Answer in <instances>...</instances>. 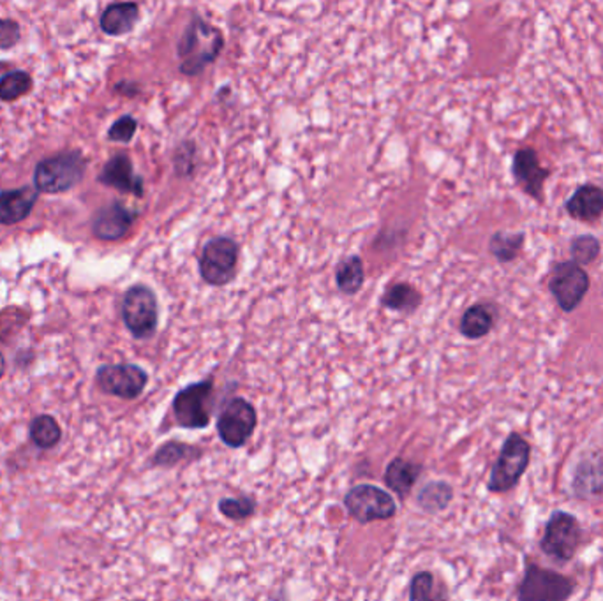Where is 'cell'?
Instances as JSON below:
<instances>
[{
  "instance_id": "4316f807",
  "label": "cell",
  "mask_w": 603,
  "mask_h": 601,
  "mask_svg": "<svg viewBox=\"0 0 603 601\" xmlns=\"http://www.w3.org/2000/svg\"><path fill=\"white\" fill-rule=\"evenodd\" d=\"M522 244H524V235L522 233H516V235L496 233L493 239H491L489 249H491V252H493L496 260H499V261H512V260H516L519 256Z\"/></svg>"
},
{
  "instance_id": "44dd1931",
  "label": "cell",
  "mask_w": 603,
  "mask_h": 601,
  "mask_svg": "<svg viewBox=\"0 0 603 601\" xmlns=\"http://www.w3.org/2000/svg\"><path fill=\"white\" fill-rule=\"evenodd\" d=\"M496 311L489 303L471 305L461 320V333L467 339H482L494 327Z\"/></svg>"
},
{
  "instance_id": "52a82bcc",
  "label": "cell",
  "mask_w": 603,
  "mask_h": 601,
  "mask_svg": "<svg viewBox=\"0 0 603 601\" xmlns=\"http://www.w3.org/2000/svg\"><path fill=\"white\" fill-rule=\"evenodd\" d=\"M239 263V246L233 239L218 237L209 240L199 256V273L210 286L228 284Z\"/></svg>"
},
{
  "instance_id": "9c48e42d",
  "label": "cell",
  "mask_w": 603,
  "mask_h": 601,
  "mask_svg": "<svg viewBox=\"0 0 603 601\" xmlns=\"http://www.w3.org/2000/svg\"><path fill=\"white\" fill-rule=\"evenodd\" d=\"M574 593V582L565 575L531 565L517 589V601H567Z\"/></svg>"
},
{
  "instance_id": "5b68a950",
  "label": "cell",
  "mask_w": 603,
  "mask_h": 601,
  "mask_svg": "<svg viewBox=\"0 0 603 601\" xmlns=\"http://www.w3.org/2000/svg\"><path fill=\"white\" fill-rule=\"evenodd\" d=\"M122 320L137 339L152 337L159 321V307L154 291L143 284L129 288L122 300Z\"/></svg>"
},
{
  "instance_id": "8992f818",
  "label": "cell",
  "mask_w": 603,
  "mask_h": 601,
  "mask_svg": "<svg viewBox=\"0 0 603 601\" xmlns=\"http://www.w3.org/2000/svg\"><path fill=\"white\" fill-rule=\"evenodd\" d=\"M258 425L256 408L242 397L226 402L218 416V434L220 441L233 450L246 446Z\"/></svg>"
},
{
  "instance_id": "277c9868",
  "label": "cell",
  "mask_w": 603,
  "mask_h": 601,
  "mask_svg": "<svg viewBox=\"0 0 603 601\" xmlns=\"http://www.w3.org/2000/svg\"><path fill=\"white\" fill-rule=\"evenodd\" d=\"M529 455H531V448L527 441L519 434H510L494 464L487 484L489 491L494 494L512 491L519 484L524 471L527 469Z\"/></svg>"
},
{
  "instance_id": "6da1fadb",
  "label": "cell",
  "mask_w": 603,
  "mask_h": 601,
  "mask_svg": "<svg viewBox=\"0 0 603 601\" xmlns=\"http://www.w3.org/2000/svg\"><path fill=\"white\" fill-rule=\"evenodd\" d=\"M222 46L224 37L220 28L194 16L179 45L180 71L189 76L201 75L220 56Z\"/></svg>"
},
{
  "instance_id": "d6a6232c",
  "label": "cell",
  "mask_w": 603,
  "mask_h": 601,
  "mask_svg": "<svg viewBox=\"0 0 603 601\" xmlns=\"http://www.w3.org/2000/svg\"><path fill=\"white\" fill-rule=\"evenodd\" d=\"M4 372H5V360H4V355H2V351H0V380H2Z\"/></svg>"
},
{
  "instance_id": "ac0fdd59",
  "label": "cell",
  "mask_w": 603,
  "mask_h": 601,
  "mask_svg": "<svg viewBox=\"0 0 603 601\" xmlns=\"http://www.w3.org/2000/svg\"><path fill=\"white\" fill-rule=\"evenodd\" d=\"M422 474V465L410 463L403 457L392 459L384 469V484L399 497H406Z\"/></svg>"
},
{
  "instance_id": "cb8c5ba5",
  "label": "cell",
  "mask_w": 603,
  "mask_h": 601,
  "mask_svg": "<svg viewBox=\"0 0 603 601\" xmlns=\"http://www.w3.org/2000/svg\"><path fill=\"white\" fill-rule=\"evenodd\" d=\"M452 497H454V491H452V487L448 484H445V482H431L422 491L418 492L416 504L425 514L436 515L439 512H443V510L448 508Z\"/></svg>"
},
{
  "instance_id": "8fae6325",
  "label": "cell",
  "mask_w": 603,
  "mask_h": 601,
  "mask_svg": "<svg viewBox=\"0 0 603 601\" xmlns=\"http://www.w3.org/2000/svg\"><path fill=\"white\" fill-rule=\"evenodd\" d=\"M580 542V527L574 515L556 512L546 525L542 538V550L556 561L567 563L576 555Z\"/></svg>"
},
{
  "instance_id": "7402d4cb",
  "label": "cell",
  "mask_w": 603,
  "mask_h": 601,
  "mask_svg": "<svg viewBox=\"0 0 603 601\" xmlns=\"http://www.w3.org/2000/svg\"><path fill=\"white\" fill-rule=\"evenodd\" d=\"M30 441L41 450H52L62 439V429L52 414H39L30 422Z\"/></svg>"
},
{
  "instance_id": "e0dca14e",
  "label": "cell",
  "mask_w": 603,
  "mask_h": 601,
  "mask_svg": "<svg viewBox=\"0 0 603 601\" xmlns=\"http://www.w3.org/2000/svg\"><path fill=\"white\" fill-rule=\"evenodd\" d=\"M567 210L572 218L578 220H595L602 218L603 189L598 186L586 184L578 188L572 198L567 201Z\"/></svg>"
},
{
  "instance_id": "3957f363",
  "label": "cell",
  "mask_w": 603,
  "mask_h": 601,
  "mask_svg": "<svg viewBox=\"0 0 603 601\" xmlns=\"http://www.w3.org/2000/svg\"><path fill=\"white\" fill-rule=\"evenodd\" d=\"M212 395L214 382L210 380L192 382L182 388L171 402L177 425L191 431L209 427L212 413Z\"/></svg>"
},
{
  "instance_id": "d4e9b609",
  "label": "cell",
  "mask_w": 603,
  "mask_h": 601,
  "mask_svg": "<svg viewBox=\"0 0 603 601\" xmlns=\"http://www.w3.org/2000/svg\"><path fill=\"white\" fill-rule=\"evenodd\" d=\"M410 601H448V591L431 572H418L410 582Z\"/></svg>"
},
{
  "instance_id": "ba28073f",
  "label": "cell",
  "mask_w": 603,
  "mask_h": 601,
  "mask_svg": "<svg viewBox=\"0 0 603 601\" xmlns=\"http://www.w3.org/2000/svg\"><path fill=\"white\" fill-rule=\"evenodd\" d=\"M344 506L348 514L360 524L392 519L397 514L393 497L383 489L369 484L350 489L344 495Z\"/></svg>"
},
{
  "instance_id": "4fadbf2b",
  "label": "cell",
  "mask_w": 603,
  "mask_h": 601,
  "mask_svg": "<svg viewBox=\"0 0 603 601\" xmlns=\"http://www.w3.org/2000/svg\"><path fill=\"white\" fill-rule=\"evenodd\" d=\"M137 214L126 209L120 203H111L101 209L92 220L94 235L101 240H118L122 239L129 228L133 226Z\"/></svg>"
},
{
  "instance_id": "f546056e",
  "label": "cell",
  "mask_w": 603,
  "mask_h": 601,
  "mask_svg": "<svg viewBox=\"0 0 603 601\" xmlns=\"http://www.w3.org/2000/svg\"><path fill=\"white\" fill-rule=\"evenodd\" d=\"M570 252H572L577 265H586L598 258L600 242L591 235H580L574 239V242L570 246Z\"/></svg>"
},
{
  "instance_id": "484cf974",
  "label": "cell",
  "mask_w": 603,
  "mask_h": 601,
  "mask_svg": "<svg viewBox=\"0 0 603 601\" xmlns=\"http://www.w3.org/2000/svg\"><path fill=\"white\" fill-rule=\"evenodd\" d=\"M422 301V295L408 282H397L390 286L383 295V305L392 311L412 312Z\"/></svg>"
},
{
  "instance_id": "d6986e66",
  "label": "cell",
  "mask_w": 603,
  "mask_h": 601,
  "mask_svg": "<svg viewBox=\"0 0 603 601\" xmlns=\"http://www.w3.org/2000/svg\"><path fill=\"white\" fill-rule=\"evenodd\" d=\"M138 18H139L138 4L133 2L111 4L101 16V28L108 36H124L135 28Z\"/></svg>"
},
{
  "instance_id": "2e32d148",
  "label": "cell",
  "mask_w": 603,
  "mask_h": 601,
  "mask_svg": "<svg viewBox=\"0 0 603 601\" xmlns=\"http://www.w3.org/2000/svg\"><path fill=\"white\" fill-rule=\"evenodd\" d=\"M37 196L36 188L0 192V224H16L27 218Z\"/></svg>"
},
{
  "instance_id": "83f0119b",
  "label": "cell",
  "mask_w": 603,
  "mask_h": 601,
  "mask_svg": "<svg viewBox=\"0 0 603 601\" xmlns=\"http://www.w3.org/2000/svg\"><path fill=\"white\" fill-rule=\"evenodd\" d=\"M32 87V80L26 71H13L0 78V99L15 101L26 96Z\"/></svg>"
},
{
  "instance_id": "4dcf8cb0",
  "label": "cell",
  "mask_w": 603,
  "mask_h": 601,
  "mask_svg": "<svg viewBox=\"0 0 603 601\" xmlns=\"http://www.w3.org/2000/svg\"><path fill=\"white\" fill-rule=\"evenodd\" d=\"M138 122L133 117H129V115L120 117V118L111 126L110 131H108V138H110L111 141L128 143V141H131L133 137H135Z\"/></svg>"
},
{
  "instance_id": "9a60e30c",
  "label": "cell",
  "mask_w": 603,
  "mask_h": 601,
  "mask_svg": "<svg viewBox=\"0 0 603 601\" xmlns=\"http://www.w3.org/2000/svg\"><path fill=\"white\" fill-rule=\"evenodd\" d=\"M99 182L117 191L143 196V180L135 173L133 163L126 154H117L105 164L99 175Z\"/></svg>"
},
{
  "instance_id": "ffe728a7",
  "label": "cell",
  "mask_w": 603,
  "mask_h": 601,
  "mask_svg": "<svg viewBox=\"0 0 603 601\" xmlns=\"http://www.w3.org/2000/svg\"><path fill=\"white\" fill-rule=\"evenodd\" d=\"M201 453H203V450L199 446L180 443V441H168L156 450V453L150 459V465L161 467V469H171L186 461L199 459Z\"/></svg>"
},
{
  "instance_id": "7c38bea8",
  "label": "cell",
  "mask_w": 603,
  "mask_h": 601,
  "mask_svg": "<svg viewBox=\"0 0 603 601\" xmlns=\"http://www.w3.org/2000/svg\"><path fill=\"white\" fill-rule=\"evenodd\" d=\"M548 288L565 312H572L589 290V275L576 261H565L554 269Z\"/></svg>"
},
{
  "instance_id": "7a4b0ae2",
  "label": "cell",
  "mask_w": 603,
  "mask_h": 601,
  "mask_svg": "<svg viewBox=\"0 0 603 601\" xmlns=\"http://www.w3.org/2000/svg\"><path fill=\"white\" fill-rule=\"evenodd\" d=\"M85 175V159L80 152H64L37 164L34 173L36 189L46 194L69 191Z\"/></svg>"
},
{
  "instance_id": "603a6c76",
  "label": "cell",
  "mask_w": 603,
  "mask_h": 601,
  "mask_svg": "<svg viewBox=\"0 0 603 601\" xmlns=\"http://www.w3.org/2000/svg\"><path fill=\"white\" fill-rule=\"evenodd\" d=\"M335 280L337 288L344 295H357L358 291L363 286L365 280V270H363V261L358 256H350L342 260L337 267L335 272Z\"/></svg>"
},
{
  "instance_id": "f1b7e54d",
  "label": "cell",
  "mask_w": 603,
  "mask_h": 601,
  "mask_svg": "<svg viewBox=\"0 0 603 601\" xmlns=\"http://www.w3.org/2000/svg\"><path fill=\"white\" fill-rule=\"evenodd\" d=\"M220 514L230 520H246L254 515L256 501L252 497H222L218 504Z\"/></svg>"
},
{
  "instance_id": "30bf717a",
  "label": "cell",
  "mask_w": 603,
  "mask_h": 601,
  "mask_svg": "<svg viewBox=\"0 0 603 601\" xmlns=\"http://www.w3.org/2000/svg\"><path fill=\"white\" fill-rule=\"evenodd\" d=\"M96 382L99 390L108 395L124 401H135L143 393L148 382V374L133 363L103 365L96 374Z\"/></svg>"
},
{
  "instance_id": "5bb4252c",
  "label": "cell",
  "mask_w": 603,
  "mask_h": 601,
  "mask_svg": "<svg viewBox=\"0 0 603 601\" xmlns=\"http://www.w3.org/2000/svg\"><path fill=\"white\" fill-rule=\"evenodd\" d=\"M514 177L524 191L540 199L544 182L548 177V169L540 164L535 150L522 148L514 158Z\"/></svg>"
},
{
  "instance_id": "1f68e13d",
  "label": "cell",
  "mask_w": 603,
  "mask_h": 601,
  "mask_svg": "<svg viewBox=\"0 0 603 601\" xmlns=\"http://www.w3.org/2000/svg\"><path fill=\"white\" fill-rule=\"evenodd\" d=\"M20 25L13 20H0V48H13L20 41Z\"/></svg>"
}]
</instances>
